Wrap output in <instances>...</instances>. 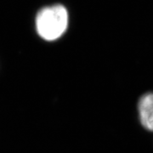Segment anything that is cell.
Instances as JSON below:
<instances>
[{"mask_svg": "<svg viewBox=\"0 0 153 153\" xmlns=\"http://www.w3.org/2000/svg\"><path fill=\"white\" fill-rule=\"evenodd\" d=\"M68 26V13L64 6L56 4L44 8L36 17L38 35L44 40L54 41L60 38Z\"/></svg>", "mask_w": 153, "mask_h": 153, "instance_id": "1", "label": "cell"}, {"mask_svg": "<svg viewBox=\"0 0 153 153\" xmlns=\"http://www.w3.org/2000/svg\"><path fill=\"white\" fill-rule=\"evenodd\" d=\"M138 112L143 128L153 132V92L145 94L140 98Z\"/></svg>", "mask_w": 153, "mask_h": 153, "instance_id": "2", "label": "cell"}]
</instances>
